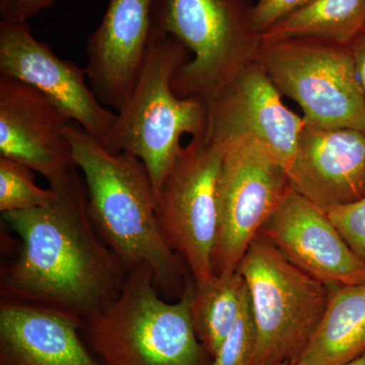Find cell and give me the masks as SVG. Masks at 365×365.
<instances>
[{"label":"cell","mask_w":365,"mask_h":365,"mask_svg":"<svg viewBox=\"0 0 365 365\" xmlns=\"http://www.w3.org/2000/svg\"><path fill=\"white\" fill-rule=\"evenodd\" d=\"M49 185L56 193L50 205L1 213L21 244L16 260L1 269V299L83 319L116 299L127 271L93 225L78 168Z\"/></svg>","instance_id":"cell-1"},{"label":"cell","mask_w":365,"mask_h":365,"mask_svg":"<svg viewBox=\"0 0 365 365\" xmlns=\"http://www.w3.org/2000/svg\"><path fill=\"white\" fill-rule=\"evenodd\" d=\"M76 167L83 174L88 212L103 241L127 273L148 265L158 292L168 300L181 297L190 277L185 262L165 240L157 217V193L145 165L126 153H114L66 122Z\"/></svg>","instance_id":"cell-2"},{"label":"cell","mask_w":365,"mask_h":365,"mask_svg":"<svg viewBox=\"0 0 365 365\" xmlns=\"http://www.w3.org/2000/svg\"><path fill=\"white\" fill-rule=\"evenodd\" d=\"M192 280L165 300L148 265L131 269L116 299L83 319L91 351L102 365H212L194 327Z\"/></svg>","instance_id":"cell-3"},{"label":"cell","mask_w":365,"mask_h":365,"mask_svg":"<svg viewBox=\"0 0 365 365\" xmlns=\"http://www.w3.org/2000/svg\"><path fill=\"white\" fill-rule=\"evenodd\" d=\"M190 59L191 53L181 42L153 30L135 86L117 112L104 144L109 150L140 160L157 194L181 153V137L205 135L207 129L206 103L179 97L173 88L177 72Z\"/></svg>","instance_id":"cell-4"},{"label":"cell","mask_w":365,"mask_h":365,"mask_svg":"<svg viewBox=\"0 0 365 365\" xmlns=\"http://www.w3.org/2000/svg\"><path fill=\"white\" fill-rule=\"evenodd\" d=\"M250 0H155L153 30L181 42L191 59L173 81L181 98L206 105L245 66L256 61L262 36Z\"/></svg>","instance_id":"cell-5"},{"label":"cell","mask_w":365,"mask_h":365,"mask_svg":"<svg viewBox=\"0 0 365 365\" xmlns=\"http://www.w3.org/2000/svg\"><path fill=\"white\" fill-rule=\"evenodd\" d=\"M237 271L246 281L256 327L251 365L299 361L323 318L331 288L290 263L261 234Z\"/></svg>","instance_id":"cell-6"},{"label":"cell","mask_w":365,"mask_h":365,"mask_svg":"<svg viewBox=\"0 0 365 365\" xmlns=\"http://www.w3.org/2000/svg\"><path fill=\"white\" fill-rule=\"evenodd\" d=\"M258 62L307 125L365 132V98L352 45L314 38L262 44Z\"/></svg>","instance_id":"cell-7"},{"label":"cell","mask_w":365,"mask_h":365,"mask_svg":"<svg viewBox=\"0 0 365 365\" xmlns=\"http://www.w3.org/2000/svg\"><path fill=\"white\" fill-rule=\"evenodd\" d=\"M225 146L207 136L192 138L157 194V217L165 240L182 259L195 285L215 278L218 234V180Z\"/></svg>","instance_id":"cell-8"},{"label":"cell","mask_w":365,"mask_h":365,"mask_svg":"<svg viewBox=\"0 0 365 365\" xmlns=\"http://www.w3.org/2000/svg\"><path fill=\"white\" fill-rule=\"evenodd\" d=\"M290 189L287 170L263 144L252 138L225 144L218 180L215 276L237 272L252 242Z\"/></svg>","instance_id":"cell-9"},{"label":"cell","mask_w":365,"mask_h":365,"mask_svg":"<svg viewBox=\"0 0 365 365\" xmlns=\"http://www.w3.org/2000/svg\"><path fill=\"white\" fill-rule=\"evenodd\" d=\"M0 74L32 86L104 145L116 121L91 90L86 69L36 39L28 21H0Z\"/></svg>","instance_id":"cell-10"},{"label":"cell","mask_w":365,"mask_h":365,"mask_svg":"<svg viewBox=\"0 0 365 365\" xmlns=\"http://www.w3.org/2000/svg\"><path fill=\"white\" fill-rule=\"evenodd\" d=\"M281 96L263 67L252 62L208 103L206 136L223 146L235 139H255L287 170L306 123Z\"/></svg>","instance_id":"cell-11"},{"label":"cell","mask_w":365,"mask_h":365,"mask_svg":"<svg viewBox=\"0 0 365 365\" xmlns=\"http://www.w3.org/2000/svg\"><path fill=\"white\" fill-rule=\"evenodd\" d=\"M260 234L290 263L330 288L365 284V264L326 211L290 189Z\"/></svg>","instance_id":"cell-12"},{"label":"cell","mask_w":365,"mask_h":365,"mask_svg":"<svg viewBox=\"0 0 365 365\" xmlns=\"http://www.w3.org/2000/svg\"><path fill=\"white\" fill-rule=\"evenodd\" d=\"M71 121L32 86L0 74V157L24 163L53 182L76 167L64 134Z\"/></svg>","instance_id":"cell-13"},{"label":"cell","mask_w":365,"mask_h":365,"mask_svg":"<svg viewBox=\"0 0 365 365\" xmlns=\"http://www.w3.org/2000/svg\"><path fill=\"white\" fill-rule=\"evenodd\" d=\"M155 0H109L86 44V78L106 107L126 104L145 61Z\"/></svg>","instance_id":"cell-14"},{"label":"cell","mask_w":365,"mask_h":365,"mask_svg":"<svg viewBox=\"0 0 365 365\" xmlns=\"http://www.w3.org/2000/svg\"><path fill=\"white\" fill-rule=\"evenodd\" d=\"M292 188L324 211L365 197V132L304 124L287 169Z\"/></svg>","instance_id":"cell-15"},{"label":"cell","mask_w":365,"mask_h":365,"mask_svg":"<svg viewBox=\"0 0 365 365\" xmlns=\"http://www.w3.org/2000/svg\"><path fill=\"white\" fill-rule=\"evenodd\" d=\"M83 319L30 302H0V365H102L81 339Z\"/></svg>","instance_id":"cell-16"},{"label":"cell","mask_w":365,"mask_h":365,"mask_svg":"<svg viewBox=\"0 0 365 365\" xmlns=\"http://www.w3.org/2000/svg\"><path fill=\"white\" fill-rule=\"evenodd\" d=\"M365 351V284L331 288L318 328L299 361L346 365Z\"/></svg>","instance_id":"cell-17"},{"label":"cell","mask_w":365,"mask_h":365,"mask_svg":"<svg viewBox=\"0 0 365 365\" xmlns=\"http://www.w3.org/2000/svg\"><path fill=\"white\" fill-rule=\"evenodd\" d=\"M365 34V0H314L262 34V44L314 38L352 45Z\"/></svg>","instance_id":"cell-18"},{"label":"cell","mask_w":365,"mask_h":365,"mask_svg":"<svg viewBox=\"0 0 365 365\" xmlns=\"http://www.w3.org/2000/svg\"><path fill=\"white\" fill-rule=\"evenodd\" d=\"M248 289L239 271L195 285L192 316L199 340L213 359L239 319Z\"/></svg>","instance_id":"cell-19"},{"label":"cell","mask_w":365,"mask_h":365,"mask_svg":"<svg viewBox=\"0 0 365 365\" xmlns=\"http://www.w3.org/2000/svg\"><path fill=\"white\" fill-rule=\"evenodd\" d=\"M56 198L51 188L35 182L34 170L24 163L0 157V212L45 207Z\"/></svg>","instance_id":"cell-20"},{"label":"cell","mask_w":365,"mask_h":365,"mask_svg":"<svg viewBox=\"0 0 365 365\" xmlns=\"http://www.w3.org/2000/svg\"><path fill=\"white\" fill-rule=\"evenodd\" d=\"M255 347L256 327L247 294L239 319L218 348L212 365H251Z\"/></svg>","instance_id":"cell-21"},{"label":"cell","mask_w":365,"mask_h":365,"mask_svg":"<svg viewBox=\"0 0 365 365\" xmlns=\"http://www.w3.org/2000/svg\"><path fill=\"white\" fill-rule=\"evenodd\" d=\"M326 212L353 253L365 264V197Z\"/></svg>","instance_id":"cell-22"},{"label":"cell","mask_w":365,"mask_h":365,"mask_svg":"<svg viewBox=\"0 0 365 365\" xmlns=\"http://www.w3.org/2000/svg\"><path fill=\"white\" fill-rule=\"evenodd\" d=\"M314 0H262L252 9V24L262 36L268 29L299 11Z\"/></svg>","instance_id":"cell-23"},{"label":"cell","mask_w":365,"mask_h":365,"mask_svg":"<svg viewBox=\"0 0 365 365\" xmlns=\"http://www.w3.org/2000/svg\"><path fill=\"white\" fill-rule=\"evenodd\" d=\"M54 4L55 0H0V16L4 21H28Z\"/></svg>","instance_id":"cell-24"},{"label":"cell","mask_w":365,"mask_h":365,"mask_svg":"<svg viewBox=\"0 0 365 365\" xmlns=\"http://www.w3.org/2000/svg\"><path fill=\"white\" fill-rule=\"evenodd\" d=\"M353 58L365 98V34L352 44Z\"/></svg>","instance_id":"cell-25"},{"label":"cell","mask_w":365,"mask_h":365,"mask_svg":"<svg viewBox=\"0 0 365 365\" xmlns=\"http://www.w3.org/2000/svg\"><path fill=\"white\" fill-rule=\"evenodd\" d=\"M346 365H365V351Z\"/></svg>","instance_id":"cell-26"},{"label":"cell","mask_w":365,"mask_h":365,"mask_svg":"<svg viewBox=\"0 0 365 365\" xmlns=\"http://www.w3.org/2000/svg\"><path fill=\"white\" fill-rule=\"evenodd\" d=\"M282 365H306L304 364H302V361H297V362H292V364H285Z\"/></svg>","instance_id":"cell-27"},{"label":"cell","mask_w":365,"mask_h":365,"mask_svg":"<svg viewBox=\"0 0 365 365\" xmlns=\"http://www.w3.org/2000/svg\"><path fill=\"white\" fill-rule=\"evenodd\" d=\"M257 1H262V0H257Z\"/></svg>","instance_id":"cell-28"}]
</instances>
